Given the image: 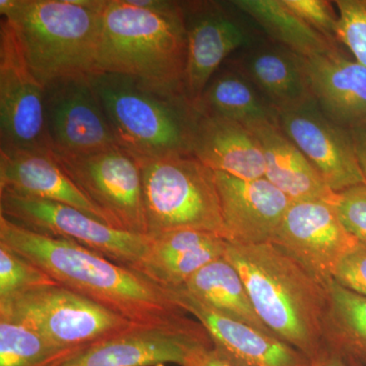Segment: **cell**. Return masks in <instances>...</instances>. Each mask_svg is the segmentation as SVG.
Here are the masks:
<instances>
[{
    "label": "cell",
    "mask_w": 366,
    "mask_h": 366,
    "mask_svg": "<svg viewBox=\"0 0 366 366\" xmlns=\"http://www.w3.org/2000/svg\"><path fill=\"white\" fill-rule=\"evenodd\" d=\"M346 361L348 366H366L365 363L355 357H346Z\"/></svg>",
    "instance_id": "8d00e7d4"
},
{
    "label": "cell",
    "mask_w": 366,
    "mask_h": 366,
    "mask_svg": "<svg viewBox=\"0 0 366 366\" xmlns=\"http://www.w3.org/2000/svg\"><path fill=\"white\" fill-rule=\"evenodd\" d=\"M354 146H355L356 155L361 169L366 178V132H352Z\"/></svg>",
    "instance_id": "d590c367"
},
{
    "label": "cell",
    "mask_w": 366,
    "mask_h": 366,
    "mask_svg": "<svg viewBox=\"0 0 366 366\" xmlns=\"http://www.w3.org/2000/svg\"><path fill=\"white\" fill-rule=\"evenodd\" d=\"M329 310L325 325L326 345L346 357H366V297L339 285L329 284Z\"/></svg>",
    "instance_id": "4316f807"
},
{
    "label": "cell",
    "mask_w": 366,
    "mask_h": 366,
    "mask_svg": "<svg viewBox=\"0 0 366 366\" xmlns=\"http://www.w3.org/2000/svg\"><path fill=\"white\" fill-rule=\"evenodd\" d=\"M45 119L53 153L84 155L117 144L90 76L46 86Z\"/></svg>",
    "instance_id": "5bb4252c"
},
{
    "label": "cell",
    "mask_w": 366,
    "mask_h": 366,
    "mask_svg": "<svg viewBox=\"0 0 366 366\" xmlns=\"http://www.w3.org/2000/svg\"><path fill=\"white\" fill-rule=\"evenodd\" d=\"M310 366H348L345 356L336 349L327 347L317 356L310 361Z\"/></svg>",
    "instance_id": "e575fe53"
},
{
    "label": "cell",
    "mask_w": 366,
    "mask_h": 366,
    "mask_svg": "<svg viewBox=\"0 0 366 366\" xmlns=\"http://www.w3.org/2000/svg\"><path fill=\"white\" fill-rule=\"evenodd\" d=\"M204 327L190 317L159 325H134L83 347L61 366H185L199 349L212 347Z\"/></svg>",
    "instance_id": "30bf717a"
},
{
    "label": "cell",
    "mask_w": 366,
    "mask_h": 366,
    "mask_svg": "<svg viewBox=\"0 0 366 366\" xmlns=\"http://www.w3.org/2000/svg\"><path fill=\"white\" fill-rule=\"evenodd\" d=\"M261 144L266 163L264 178L292 201L333 203L336 194L312 164L279 127L278 122H264L252 129Z\"/></svg>",
    "instance_id": "603a6c76"
},
{
    "label": "cell",
    "mask_w": 366,
    "mask_h": 366,
    "mask_svg": "<svg viewBox=\"0 0 366 366\" xmlns=\"http://www.w3.org/2000/svg\"><path fill=\"white\" fill-rule=\"evenodd\" d=\"M300 59L322 112L350 134L366 132V66L346 59L340 50Z\"/></svg>",
    "instance_id": "ac0fdd59"
},
{
    "label": "cell",
    "mask_w": 366,
    "mask_h": 366,
    "mask_svg": "<svg viewBox=\"0 0 366 366\" xmlns=\"http://www.w3.org/2000/svg\"><path fill=\"white\" fill-rule=\"evenodd\" d=\"M229 61L252 81L278 114L314 100L300 57L267 37L255 36Z\"/></svg>",
    "instance_id": "d6986e66"
},
{
    "label": "cell",
    "mask_w": 366,
    "mask_h": 366,
    "mask_svg": "<svg viewBox=\"0 0 366 366\" xmlns=\"http://www.w3.org/2000/svg\"><path fill=\"white\" fill-rule=\"evenodd\" d=\"M271 243L330 283L358 240L344 227L332 203L307 199L292 201Z\"/></svg>",
    "instance_id": "4fadbf2b"
},
{
    "label": "cell",
    "mask_w": 366,
    "mask_h": 366,
    "mask_svg": "<svg viewBox=\"0 0 366 366\" xmlns=\"http://www.w3.org/2000/svg\"><path fill=\"white\" fill-rule=\"evenodd\" d=\"M182 288L219 314L274 336L255 312L239 272L227 257H219L207 264Z\"/></svg>",
    "instance_id": "484cf974"
},
{
    "label": "cell",
    "mask_w": 366,
    "mask_h": 366,
    "mask_svg": "<svg viewBox=\"0 0 366 366\" xmlns=\"http://www.w3.org/2000/svg\"><path fill=\"white\" fill-rule=\"evenodd\" d=\"M171 300L204 327L214 349L239 366H310L295 347L262 330L206 307L182 287L166 289Z\"/></svg>",
    "instance_id": "2e32d148"
},
{
    "label": "cell",
    "mask_w": 366,
    "mask_h": 366,
    "mask_svg": "<svg viewBox=\"0 0 366 366\" xmlns=\"http://www.w3.org/2000/svg\"><path fill=\"white\" fill-rule=\"evenodd\" d=\"M139 164L148 235L194 229L224 238L215 171L190 154Z\"/></svg>",
    "instance_id": "8992f818"
},
{
    "label": "cell",
    "mask_w": 366,
    "mask_h": 366,
    "mask_svg": "<svg viewBox=\"0 0 366 366\" xmlns=\"http://www.w3.org/2000/svg\"><path fill=\"white\" fill-rule=\"evenodd\" d=\"M0 192L69 204L110 226L105 214L74 184L51 151L0 152Z\"/></svg>",
    "instance_id": "ffe728a7"
},
{
    "label": "cell",
    "mask_w": 366,
    "mask_h": 366,
    "mask_svg": "<svg viewBox=\"0 0 366 366\" xmlns=\"http://www.w3.org/2000/svg\"><path fill=\"white\" fill-rule=\"evenodd\" d=\"M277 122L335 194L366 183L350 132L329 119L314 100L279 113Z\"/></svg>",
    "instance_id": "9a60e30c"
},
{
    "label": "cell",
    "mask_w": 366,
    "mask_h": 366,
    "mask_svg": "<svg viewBox=\"0 0 366 366\" xmlns=\"http://www.w3.org/2000/svg\"><path fill=\"white\" fill-rule=\"evenodd\" d=\"M261 29L264 37L302 59L338 51V41L315 30L284 4L283 0H234L231 1Z\"/></svg>",
    "instance_id": "d4e9b609"
},
{
    "label": "cell",
    "mask_w": 366,
    "mask_h": 366,
    "mask_svg": "<svg viewBox=\"0 0 366 366\" xmlns=\"http://www.w3.org/2000/svg\"><path fill=\"white\" fill-rule=\"evenodd\" d=\"M0 317L23 322L62 348L90 345L137 325L59 284L0 301Z\"/></svg>",
    "instance_id": "52a82bcc"
},
{
    "label": "cell",
    "mask_w": 366,
    "mask_h": 366,
    "mask_svg": "<svg viewBox=\"0 0 366 366\" xmlns=\"http://www.w3.org/2000/svg\"><path fill=\"white\" fill-rule=\"evenodd\" d=\"M148 249L137 272L164 289L182 287L209 262L225 257L228 242L194 229L149 235Z\"/></svg>",
    "instance_id": "44dd1931"
},
{
    "label": "cell",
    "mask_w": 366,
    "mask_h": 366,
    "mask_svg": "<svg viewBox=\"0 0 366 366\" xmlns=\"http://www.w3.org/2000/svg\"><path fill=\"white\" fill-rule=\"evenodd\" d=\"M90 81L118 146L139 162L192 155L197 113L184 98L161 95L122 74H93Z\"/></svg>",
    "instance_id": "5b68a950"
},
{
    "label": "cell",
    "mask_w": 366,
    "mask_h": 366,
    "mask_svg": "<svg viewBox=\"0 0 366 366\" xmlns=\"http://www.w3.org/2000/svg\"><path fill=\"white\" fill-rule=\"evenodd\" d=\"M50 151L45 88L26 64L11 24L0 21V152Z\"/></svg>",
    "instance_id": "8fae6325"
},
{
    "label": "cell",
    "mask_w": 366,
    "mask_h": 366,
    "mask_svg": "<svg viewBox=\"0 0 366 366\" xmlns=\"http://www.w3.org/2000/svg\"><path fill=\"white\" fill-rule=\"evenodd\" d=\"M187 55L182 2L106 0L94 74H122L161 95L185 99Z\"/></svg>",
    "instance_id": "7a4b0ae2"
},
{
    "label": "cell",
    "mask_w": 366,
    "mask_h": 366,
    "mask_svg": "<svg viewBox=\"0 0 366 366\" xmlns=\"http://www.w3.org/2000/svg\"><path fill=\"white\" fill-rule=\"evenodd\" d=\"M339 21L336 39L366 66V0H335Z\"/></svg>",
    "instance_id": "f546056e"
},
{
    "label": "cell",
    "mask_w": 366,
    "mask_h": 366,
    "mask_svg": "<svg viewBox=\"0 0 366 366\" xmlns=\"http://www.w3.org/2000/svg\"><path fill=\"white\" fill-rule=\"evenodd\" d=\"M0 243L39 267L59 285L134 324H169L189 317L166 289L71 240L34 232L0 215Z\"/></svg>",
    "instance_id": "6da1fadb"
},
{
    "label": "cell",
    "mask_w": 366,
    "mask_h": 366,
    "mask_svg": "<svg viewBox=\"0 0 366 366\" xmlns=\"http://www.w3.org/2000/svg\"><path fill=\"white\" fill-rule=\"evenodd\" d=\"M192 155L209 169L242 179H261L266 175L259 139L249 127L232 120L197 113Z\"/></svg>",
    "instance_id": "7402d4cb"
},
{
    "label": "cell",
    "mask_w": 366,
    "mask_h": 366,
    "mask_svg": "<svg viewBox=\"0 0 366 366\" xmlns=\"http://www.w3.org/2000/svg\"><path fill=\"white\" fill-rule=\"evenodd\" d=\"M81 348H62L23 322L0 317V366H61Z\"/></svg>",
    "instance_id": "83f0119b"
},
{
    "label": "cell",
    "mask_w": 366,
    "mask_h": 366,
    "mask_svg": "<svg viewBox=\"0 0 366 366\" xmlns=\"http://www.w3.org/2000/svg\"><path fill=\"white\" fill-rule=\"evenodd\" d=\"M54 284L56 282L42 269L0 243V301Z\"/></svg>",
    "instance_id": "f1b7e54d"
},
{
    "label": "cell",
    "mask_w": 366,
    "mask_h": 366,
    "mask_svg": "<svg viewBox=\"0 0 366 366\" xmlns=\"http://www.w3.org/2000/svg\"><path fill=\"white\" fill-rule=\"evenodd\" d=\"M192 107L197 114L232 120L249 129L278 119V113L230 61L216 72Z\"/></svg>",
    "instance_id": "cb8c5ba5"
},
{
    "label": "cell",
    "mask_w": 366,
    "mask_h": 366,
    "mask_svg": "<svg viewBox=\"0 0 366 366\" xmlns=\"http://www.w3.org/2000/svg\"><path fill=\"white\" fill-rule=\"evenodd\" d=\"M225 257L239 272L255 312L269 331L315 360L327 348L330 283L271 242H228Z\"/></svg>",
    "instance_id": "3957f363"
},
{
    "label": "cell",
    "mask_w": 366,
    "mask_h": 366,
    "mask_svg": "<svg viewBox=\"0 0 366 366\" xmlns=\"http://www.w3.org/2000/svg\"><path fill=\"white\" fill-rule=\"evenodd\" d=\"M185 366H239L231 362L221 354L217 352L214 347L199 349L190 357Z\"/></svg>",
    "instance_id": "836d02e7"
},
{
    "label": "cell",
    "mask_w": 366,
    "mask_h": 366,
    "mask_svg": "<svg viewBox=\"0 0 366 366\" xmlns=\"http://www.w3.org/2000/svg\"><path fill=\"white\" fill-rule=\"evenodd\" d=\"M106 0H1L24 56L41 85L91 76Z\"/></svg>",
    "instance_id": "277c9868"
},
{
    "label": "cell",
    "mask_w": 366,
    "mask_h": 366,
    "mask_svg": "<svg viewBox=\"0 0 366 366\" xmlns=\"http://www.w3.org/2000/svg\"><path fill=\"white\" fill-rule=\"evenodd\" d=\"M332 204L346 230L366 244V183L338 192Z\"/></svg>",
    "instance_id": "4dcf8cb0"
},
{
    "label": "cell",
    "mask_w": 366,
    "mask_h": 366,
    "mask_svg": "<svg viewBox=\"0 0 366 366\" xmlns=\"http://www.w3.org/2000/svg\"><path fill=\"white\" fill-rule=\"evenodd\" d=\"M74 184L107 217L110 226L148 235L141 164L119 146L84 155L53 153Z\"/></svg>",
    "instance_id": "9c48e42d"
},
{
    "label": "cell",
    "mask_w": 366,
    "mask_h": 366,
    "mask_svg": "<svg viewBox=\"0 0 366 366\" xmlns=\"http://www.w3.org/2000/svg\"><path fill=\"white\" fill-rule=\"evenodd\" d=\"M187 36L183 92L190 105L234 53L255 35L233 13L232 4L215 1L182 2Z\"/></svg>",
    "instance_id": "7c38bea8"
},
{
    "label": "cell",
    "mask_w": 366,
    "mask_h": 366,
    "mask_svg": "<svg viewBox=\"0 0 366 366\" xmlns=\"http://www.w3.org/2000/svg\"><path fill=\"white\" fill-rule=\"evenodd\" d=\"M334 281L344 288L366 297V244H358L337 267Z\"/></svg>",
    "instance_id": "d6a6232c"
},
{
    "label": "cell",
    "mask_w": 366,
    "mask_h": 366,
    "mask_svg": "<svg viewBox=\"0 0 366 366\" xmlns=\"http://www.w3.org/2000/svg\"><path fill=\"white\" fill-rule=\"evenodd\" d=\"M0 215L34 232L64 238L137 272L149 235L113 228L69 204L0 192Z\"/></svg>",
    "instance_id": "ba28073f"
},
{
    "label": "cell",
    "mask_w": 366,
    "mask_h": 366,
    "mask_svg": "<svg viewBox=\"0 0 366 366\" xmlns=\"http://www.w3.org/2000/svg\"><path fill=\"white\" fill-rule=\"evenodd\" d=\"M224 239L232 244L271 242L292 199L267 178L247 180L215 171Z\"/></svg>",
    "instance_id": "e0dca14e"
},
{
    "label": "cell",
    "mask_w": 366,
    "mask_h": 366,
    "mask_svg": "<svg viewBox=\"0 0 366 366\" xmlns=\"http://www.w3.org/2000/svg\"><path fill=\"white\" fill-rule=\"evenodd\" d=\"M283 2L315 30L337 41L339 16L334 9L333 2L327 0H283Z\"/></svg>",
    "instance_id": "1f68e13d"
},
{
    "label": "cell",
    "mask_w": 366,
    "mask_h": 366,
    "mask_svg": "<svg viewBox=\"0 0 366 366\" xmlns=\"http://www.w3.org/2000/svg\"><path fill=\"white\" fill-rule=\"evenodd\" d=\"M361 361H362L363 363H365L366 365V357L365 358H363V360H361Z\"/></svg>",
    "instance_id": "74e56055"
}]
</instances>
